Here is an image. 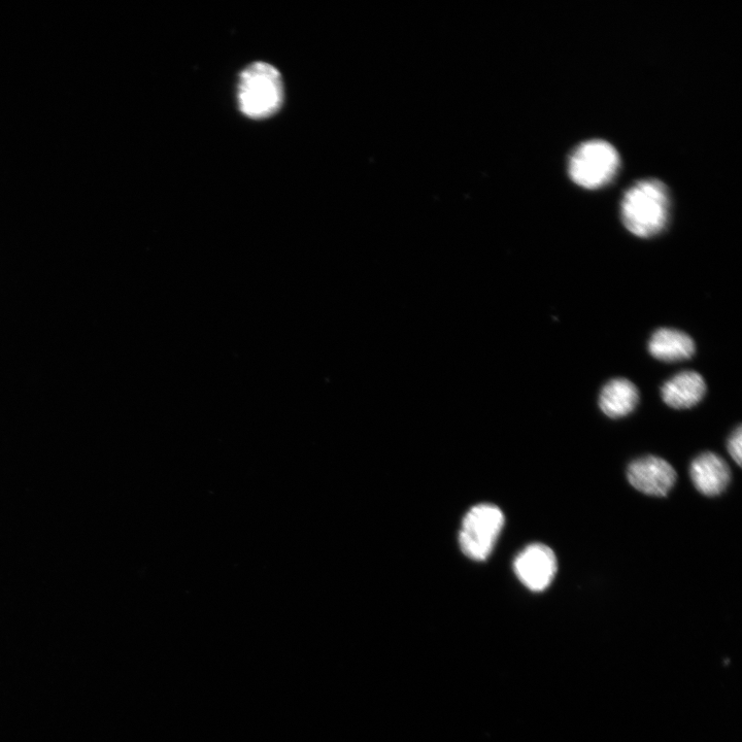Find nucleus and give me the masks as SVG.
<instances>
[{
    "mask_svg": "<svg viewBox=\"0 0 742 742\" xmlns=\"http://www.w3.org/2000/svg\"><path fill=\"white\" fill-rule=\"evenodd\" d=\"M238 98L241 112L248 118L262 120L276 115L284 101L281 73L272 64L252 63L241 74Z\"/></svg>",
    "mask_w": 742,
    "mask_h": 742,
    "instance_id": "2",
    "label": "nucleus"
},
{
    "mask_svg": "<svg viewBox=\"0 0 742 742\" xmlns=\"http://www.w3.org/2000/svg\"><path fill=\"white\" fill-rule=\"evenodd\" d=\"M728 451L732 459L741 466L742 462V429L739 426L730 436L728 442Z\"/></svg>",
    "mask_w": 742,
    "mask_h": 742,
    "instance_id": "11",
    "label": "nucleus"
},
{
    "mask_svg": "<svg viewBox=\"0 0 742 742\" xmlns=\"http://www.w3.org/2000/svg\"><path fill=\"white\" fill-rule=\"evenodd\" d=\"M706 384L695 371H682L662 387L661 394L668 407L676 410L691 409L704 397Z\"/></svg>",
    "mask_w": 742,
    "mask_h": 742,
    "instance_id": "8",
    "label": "nucleus"
},
{
    "mask_svg": "<svg viewBox=\"0 0 742 742\" xmlns=\"http://www.w3.org/2000/svg\"><path fill=\"white\" fill-rule=\"evenodd\" d=\"M620 168V155L616 148L601 140L585 142L572 151L568 162L570 179L577 185L599 189L610 184Z\"/></svg>",
    "mask_w": 742,
    "mask_h": 742,
    "instance_id": "3",
    "label": "nucleus"
},
{
    "mask_svg": "<svg viewBox=\"0 0 742 742\" xmlns=\"http://www.w3.org/2000/svg\"><path fill=\"white\" fill-rule=\"evenodd\" d=\"M514 570L526 588L532 592H543L551 586L556 577L557 558L548 546L533 544L517 556Z\"/></svg>",
    "mask_w": 742,
    "mask_h": 742,
    "instance_id": "5",
    "label": "nucleus"
},
{
    "mask_svg": "<svg viewBox=\"0 0 742 742\" xmlns=\"http://www.w3.org/2000/svg\"><path fill=\"white\" fill-rule=\"evenodd\" d=\"M669 210L668 188L656 179L635 183L626 191L621 202L623 224L642 239L653 238L665 229Z\"/></svg>",
    "mask_w": 742,
    "mask_h": 742,
    "instance_id": "1",
    "label": "nucleus"
},
{
    "mask_svg": "<svg viewBox=\"0 0 742 742\" xmlns=\"http://www.w3.org/2000/svg\"><path fill=\"white\" fill-rule=\"evenodd\" d=\"M639 393L636 386L626 379H615L607 383L599 397L601 411L612 419L631 414L637 407Z\"/></svg>",
    "mask_w": 742,
    "mask_h": 742,
    "instance_id": "10",
    "label": "nucleus"
},
{
    "mask_svg": "<svg viewBox=\"0 0 742 742\" xmlns=\"http://www.w3.org/2000/svg\"><path fill=\"white\" fill-rule=\"evenodd\" d=\"M629 483L650 496H666L677 481V472L665 460L648 456L633 461L627 471Z\"/></svg>",
    "mask_w": 742,
    "mask_h": 742,
    "instance_id": "6",
    "label": "nucleus"
},
{
    "mask_svg": "<svg viewBox=\"0 0 742 742\" xmlns=\"http://www.w3.org/2000/svg\"><path fill=\"white\" fill-rule=\"evenodd\" d=\"M649 351L663 362H679L690 359L695 353V344L683 331L661 328L651 337Z\"/></svg>",
    "mask_w": 742,
    "mask_h": 742,
    "instance_id": "9",
    "label": "nucleus"
},
{
    "mask_svg": "<svg viewBox=\"0 0 742 742\" xmlns=\"http://www.w3.org/2000/svg\"><path fill=\"white\" fill-rule=\"evenodd\" d=\"M690 475L696 489L705 496L722 494L731 481V471L723 458L704 453L691 464Z\"/></svg>",
    "mask_w": 742,
    "mask_h": 742,
    "instance_id": "7",
    "label": "nucleus"
},
{
    "mask_svg": "<svg viewBox=\"0 0 742 742\" xmlns=\"http://www.w3.org/2000/svg\"><path fill=\"white\" fill-rule=\"evenodd\" d=\"M504 515L494 504L482 503L464 517L459 533V545L471 560L484 561L492 553L503 526Z\"/></svg>",
    "mask_w": 742,
    "mask_h": 742,
    "instance_id": "4",
    "label": "nucleus"
}]
</instances>
